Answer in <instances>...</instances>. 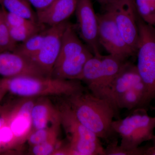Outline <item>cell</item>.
Wrapping results in <instances>:
<instances>
[{"label":"cell","mask_w":155,"mask_h":155,"mask_svg":"<svg viewBox=\"0 0 155 155\" xmlns=\"http://www.w3.org/2000/svg\"><path fill=\"white\" fill-rule=\"evenodd\" d=\"M1 10L4 21L8 27H17L34 22L22 16L9 12L2 7Z\"/></svg>","instance_id":"cell-28"},{"label":"cell","mask_w":155,"mask_h":155,"mask_svg":"<svg viewBox=\"0 0 155 155\" xmlns=\"http://www.w3.org/2000/svg\"><path fill=\"white\" fill-rule=\"evenodd\" d=\"M6 94H7V93H6L5 92L0 89V102H1L2 100L3 99L5 96V95Z\"/></svg>","instance_id":"cell-32"},{"label":"cell","mask_w":155,"mask_h":155,"mask_svg":"<svg viewBox=\"0 0 155 155\" xmlns=\"http://www.w3.org/2000/svg\"><path fill=\"white\" fill-rule=\"evenodd\" d=\"M106 9L114 17L125 42L136 55L139 33L135 0H115Z\"/></svg>","instance_id":"cell-7"},{"label":"cell","mask_w":155,"mask_h":155,"mask_svg":"<svg viewBox=\"0 0 155 155\" xmlns=\"http://www.w3.org/2000/svg\"><path fill=\"white\" fill-rule=\"evenodd\" d=\"M75 12L81 37L94 55H100L98 24L91 0H77Z\"/></svg>","instance_id":"cell-10"},{"label":"cell","mask_w":155,"mask_h":155,"mask_svg":"<svg viewBox=\"0 0 155 155\" xmlns=\"http://www.w3.org/2000/svg\"><path fill=\"white\" fill-rule=\"evenodd\" d=\"M17 45L11 38L8 27L3 18L0 22V52L14 51Z\"/></svg>","instance_id":"cell-27"},{"label":"cell","mask_w":155,"mask_h":155,"mask_svg":"<svg viewBox=\"0 0 155 155\" xmlns=\"http://www.w3.org/2000/svg\"><path fill=\"white\" fill-rule=\"evenodd\" d=\"M0 5L9 12L38 22L36 13L28 0H0Z\"/></svg>","instance_id":"cell-20"},{"label":"cell","mask_w":155,"mask_h":155,"mask_svg":"<svg viewBox=\"0 0 155 155\" xmlns=\"http://www.w3.org/2000/svg\"><path fill=\"white\" fill-rule=\"evenodd\" d=\"M57 106L67 142L78 155H106L101 140L81 123L64 98Z\"/></svg>","instance_id":"cell-3"},{"label":"cell","mask_w":155,"mask_h":155,"mask_svg":"<svg viewBox=\"0 0 155 155\" xmlns=\"http://www.w3.org/2000/svg\"><path fill=\"white\" fill-rule=\"evenodd\" d=\"M36 12L42 11L49 6L55 0H28Z\"/></svg>","instance_id":"cell-29"},{"label":"cell","mask_w":155,"mask_h":155,"mask_svg":"<svg viewBox=\"0 0 155 155\" xmlns=\"http://www.w3.org/2000/svg\"><path fill=\"white\" fill-rule=\"evenodd\" d=\"M63 98L81 123L100 139L107 144L118 141L112 123L119 113L107 100L86 90Z\"/></svg>","instance_id":"cell-1"},{"label":"cell","mask_w":155,"mask_h":155,"mask_svg":"<svg viewBox=\"0 0 155 155\" xmlns=\"http://www.w3.org/2000/svg\"><path fill=\"white\" fill-rule=\"evenodd\" d=\"M3 19L2 14V10L0 9V22L2 21Z\"/></svg>","instance_id":"cell-33"},{"label":"cell","mask_w":155,"mask_h":155,"mask_svg":"<svg viewBox=\"0 0 155 155\" xmlns=\"http://www.w3.org/2000/svg\"><path fill=\"white\" fill-rule=\"evenodd\" d=\"M149 146L139 147L134 149H126L118 145V141L107 144L106 155H147Z\"/></svg>","instance_id":"cell-26"},{"label":"cell","mask_w":155,"mask_h":155,"mask_svg":"<svg viewBox=\"0 0 155 155\" xmlns=\"http://www.w3.org/2000/svg\"><path fill=\"white\" fill-rule=\"evenodd\" d=\"M102 5L106 7L113 3L115 0H96Z\"/></svg>","instance_id":"cell-31"},{"label":"cell","mask_w":155,"mask_h":155,"mask_svg":"<svg viewBox=\"0 0 155 155\" xmlns=\"http://www.w3.org/2000/svg\"><path fill=\"white\" fill-rule=\"evenodd\" d=\"M137 23L139 43L136 54L137 68L151 102L155 98V30L138 14Z\"/></svg>","instance_id":"cell-5"},{"label":"cell","mask_w":155,"mask_h":155,"mask_svg":"<svg viewBox=\"0 0 155 155\" xmlns=\"http://www.w3.org/2000/svg\"><path fill=\"white\" fill-rule=\"evenodd\" d=\"M102 55H94L89 59L84 67L81 81L87 85L91 92L94 94L98 89L101 78Z\"/></svg>","instance_id":"cell-19"},{"label":"cell","mask_w":155,"mask_h":155,"mask_svg":"<svg viewBox=\"0 0 155 155\" xmlns=\"http://www.w3.org/2000/svg\"><path fill=\"white\" fill-rule=\"evenodd\" d=\"M150 102L147 90L141 78L119 98L116 106L119 111L123 109L133 111L138 109H146Z\"/></svg>","instance_id":"cell-16"},{"label":"cell","mask_w":155,"mask_h":155,"mask_svg":"<svg viewBox=\"0 0 155 155\" xmlns=\"http://www.w3.org/2000/svg\"></svg>","instance_id":"cell-35"},{"label":"cell","mask_w":155,"mask_h":155,"mask_svg":"<svg viewBox=\"0 0 155 155\" xmlns=\"http://www.w3.org/2000/svg\"><path fill=\"white\" fill-rule=\"evenodd\" d=\"M69 22L67 21L50 26L46 29L41 49L31 60L44 72L51 77L53 69L59 54L64 31Z\"/></svg>","instance_id":"cell-9"},{"label":"cell","mask_w":155,"mask_h":155,"mask_svg":"<svg viewBox=\"0 0 155 155\" xmlns=\"http://www.w3.org/2000/svg\"><path fill=\"white\" fill-rule=\"evenodd\" d=\"M46 29L34 35L25 41L17 45L14 51L31 60L41 49L43 44Z\"/></svg>","instance_id":"cell-21"},{"label":"cell","mask_w":155,"mask_h":155,"mask_svg":"<svg viewBox=\"0 0 155 155\" xmlns=\"http://www.w3.org/2000/svg\"><path fill=\"white\" fill-rule=\"evenodd\" d=\"M139 15L150 25L155 19V0H135Z\"/></svg>","instance_id":"cell-25"},{"label":"cell","mask_w":155,"mask_h":155,"mask_svg":"<svg viewBox=\"0 0 155 155\" xmlns=\"http://www.w3.org/2000/svg\"><path fill=\"white\" fill-rule=\"evenodd\" d=\"M0 75L4 78L48 77L32 60L14 51L0 52Z\"/></svg>","instance_id":"cell-11"},{"label":"cell","mask_w":155,"mask_h":155,"mask_svg":"<svg viewBox=\"0 0 155 155\" xmlns=\"http://www.w3.org/2000/svg\"><path fill=\"white\" fill-rule=\"evenodd\" d=\"M0 89L21 97H64L86 90L81 81L31 76L3 77L0 78Z\"/></svg>","instance_id":"cell-2"},{"label":"cell","mask_w":155,"mask_h":155,"mask_svg":"<svg viewBox=\"0 0 155 155\" xmlns=\"http://www.w3.org/2000/svg\"><path fill=\"white\" fill-rule=\"evenodd\" d=\"M87 48L78 36L73 25L69 22L63 35L61 51L55 64L80 54Z\"/></svg>","instance_id":"cell-18"},{"label":"cell","mask_w":155,"mask_h":155,"mask_svg":"<svg viewBox=\"0 0 155 155\" xmlns=\"http://www.w3.org/2000/svg\"><path fill=\"white\" fill-rule=\"evenodd\" d=\"M38 97H22L1 107L5 123L14 134L20 150L32 131L31 113Z\"/></svg>","instance_id":"cell-6"},{"label":"cell","mask_w":155,"mask_h":155,"mask_svg":"<svg viewBox=\"0 0 155 155\" xmlns=\"http://www.w3.org/2000/svg\"><path fill=\"white\" fill-rule=\"evenodd\" d=\"M60 132L51 137L46 141L41 144L31 147V154L35 155H52L56 149L63 144V141L58 137Z\"/></svg>","instance_id":"cell-24"},{"label":"cell","mask_w":155,"mask_h":155,"mask_svg":"<svg viewBox=\"0 0 155 155\" xmlns=\"http://www.w3.org/2000/svg\"><path fill=\"white\" fill-rule=\"evenodd\" d=\"M93 56L91 51L87 48L78 55L63 60L55 65L51 77L81 81L84 65Z\"/></svg>","instance_id":"cell-15"},{"label":"cell","mask_w":155,"mask_h":155,"mask_svg":"<svg viewBox=\"0 0 155 155\" xmlns=\"http://www.w3.org/2000/svg\"><path fill=\"white\" fill-rule=\"evenodd\" d=\"M132 111L130 115L112 123L114 131L121 137L120 146L126 149L137 148L144 142L152 140L155 135V116H149L146 109Z\"/></svg>","instance_id":"cell-4"},{"label":"cell","mask_w":155,"mask_h":155,"mask_svg":"<svg viewBox=\"0 0 155 155\" xmlns=\"http://www.w3.org/2000/svg\"><path fill=\"white\" fill-rule=\"evenodd\" d=\"M150 25H151L152 26H153V28H154L155 30V19H154V20L153 22H152V23Z\"/></svg>","instance_id":"cell-34"},{"label":"cell","mask_w":155,"mask_h":155,"mask_svg":"<svg viewBox=\"0 0 155 155\" xmlns=\"http://www.w3.org/2000/svg\"><path fill=\"white\" fill-rule=\"evenodd\" d=\"M32 131L61 124L60 112L47 97L37 98L31 113Z\"/></svg>","instance_id":"cell-14"},{"label":"cell","mask_w":155,"mask_h":155,"mask_svg":"<svg viewBox=\"0 0 155 155\" xmlns=\"http://www.w3.org/2000/svg\"><path fill=\"white\" fill-rule=\"evenodd\" d=\"M61 127V124H58L46 128L34 130L27 139L28 144L31 147L44 142L53 135L60 132Z\"/></svg>","instance_id":"cell-23"},{"label":"cell","mask_w":155,"mask_h":155,"mask_svg":"<svg viewBox=\"0 0 155 155\" xmlns=\"http://www.w3.org/2000/svg\"><path fill=\"white\" fill-rule=\"evenodd\" d=\"M102 74L98 89L94 94L99 97L119 74L127 60L109 54L101 55Z\"/></svg>","instance_id":"cell-17"},{"label":"cell","mask_w":155,"mask_h":155,"mask_svg":"<svg viewBox=\"0 0 155 155\" xmlns=\"http://www.w3.org/2000/svg\"><path fill=\"white\" fill-rule=\"evenodd\" d=\"M97 15L100 44L109 54L124 60L135 55L122 37L112 14L106 11Z\"/></svg>","instance_id":"cell-8"},{"label":"cell","mask_w":155,"mask_h":155,"mask_svg":"<svg viewBox=\"0 0 155 155\" xmlns=\"http://www.w3.org/2000/svg\"><path fill=\"white\" fill-rule=\"evenodd\" d=\"M41 24L38 22H31L17 27H8L11 38L17 43H22L31 36L43 30Z\"/></svg>","instance_id":"cell-22"},{"label":"cell","mask_w":155,"mask_h":155,"mask_svg":"<svg viewBox=\"0 0 155 155\" xmlns=\"http://www.w3.org/2000/svg\"><path fill=\"white\" fill-rule=\"evenodd\" d=\"M77 3V0H55L46 8L36 12L38 22L50 27L65 22L75 12Z\"/></svg>","instance_id":"cell-13"},{"label":"cell","mask_w":155,"mask_h":155,"mask_svg":"<svg viewBox=\"0 0 155 155\" xmlns=\"http://www.w3.org/2000/svg\"><path fill=\"white\" fill-rule=\"evenodd\" d=\"M152 140L153 145L152 146L149 147L147 155H155V135L154 136Z\"/></svg>","instance_id":"cell-30"},{"label":"cell","mask_w":155,"mask_h":155,"mask_svg":"<svg viewBox=\"0 0 155 155\" xmlns=\"http://www.w3.org/2000/svg\"><path fill=\"white\" fill-rule=\"evenodd\" d=\"M141 78L136 65L127 61L115 79L98 97L107 100L119 113L116 106L117 100Z\"/></svg>","instance_id":"cell-12"}]
</instances>
